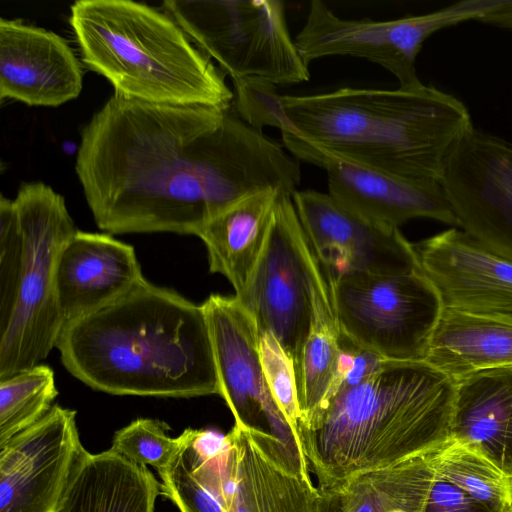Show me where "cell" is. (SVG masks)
Masks as SVG:
<instances>
[{
	"instance_id": "6da1fadb",
	"label": "cell",
	"mask_w": 512,
	"mask_h": 512,
	"mask_svg": "<svg viewBox=\"0 0 512 512\" xmlns=\"http://www.w3.org/2000/svg\"><path fill=\"white\" fill-rule=\"evenodd\" d=\"M75 171L97 226L111 234L197 236L253 192L290 193L299 161L234 106L149 103L113 94L81 130Z\"/></svg>"
},
{
	"instance_id": "7a4b0ae2",
	"label": "cell",
	"mask_w": 512,
	"mask_h": 512,
	"mask_svg": "<svg viewBox=\"0 0 512 512\" xmlns=\"http://www.w3.org/2000/svg\"><path fill=\"white\" fill-rule=\"evenodd\" d=\"M234 108L262 130L278 128L297 159L320 158L411 180L441 181L455 147L473 127L465 104L423 85L385 90L345 87L312 95L279 94L258 79L233 81Z\"/></svg>"
},
{
	"instance_id": "3957f363",
	"label": "cell",
	"mask_w": 512,
	"mask_h": 512,
	"mask_svg": "<svg viewBox=\"0 0 512 512\" xmlns=\"http://www.w3.org/2000/svg\"><path fill=\"white\" fill-rule=\"evenodd\" d=\"M63 366L112 395H219L202 305L143 277L113 302L67 322L56 342Z\"/></svg>"
},
{
	"instance_id": "277c9868",
	"label": "cell",
	"mask_w": 512,
	"mask_h": 512,
	"mask_svg": "<svg viewBox=\"0 0 512 512\" xmlns=\"http://www.w3.org/2000/svg\"><path fill=\"white\" fill-rule=\"evenodd\" d=\"M455 381L426 361H385L299 429L317 488L429 453L450 440Z\"/></svg>"
},
{
	"instance_id": "5b68a950",
	"label": "cell",
	"mask_w": 512,
	"mask_h": 512,
	"mask_svg": "<svg viewBox=\"0 0 512 512\" xmlns=\"http://www.w3.org/2000/svg\"><path fill=\"white\" fill-rule=\"evenodd\" d=\"M69 23L87 68L149 103L230 108L226 74L166 12L131 0H78Z\"/></svg>"
},
{
	"instance_id": "8992f818",
	"label": "cell",
	"mask_w": 512,
	"mask_h": 512,
	"mask_svg": "<svg viewBox=\"0 0 512 512\" xmlns=\"http://www.w3.org/2000/svg\"><path fill=\"white\" fill-rule=\"evenodd\" d=\"M162 471V495L180 512H316L308 467L271 433L234 423L227 434L185 429Z\"/></svg>"
},
{
	"instance_id": "52a82bcc",
	"label": "cell",
	"mask_w": 512,
	"mask_h": 512,
	"mask_svg": "<svg viewBox=\"0 0 512 512\" xmlns=\"http://www.w3.org/2000/svg\"><path fill=\"white\" fill-rule=\"evenodd\" d=\"M13 202L21 257L12 307L0 325V379L41 364L55 348L65 325L58 260L77 231L64 198L43 182L22 183Z\"/></svg>"
},
{
	"instance_id": "ba28073f",
	"label": "cell",
	"mask_w": 512,
	"mask_h": 512,
	"mask_svg": "<svg viewBox=\"0 0 512 512\" xmlns=\"http://www.w3.org/2000/svg\"><path fill=\"white\" fill-rule=\"evenodd\" d=\"M162 10L232 81L258 79L277 86L310 79L282 1L166 0Z\"/></svg>"
},
{
	"instance_id": "9c48e42d",
	"label": "cell",
	"mask_w": 512,
	"mask_h": 512,
	"mask_svg": "<svg viewBox=\"0 0 512 512\" xmlns=\"http://www.w3.org/2000/svg\"><path fill=\"white\" fill-rule=\"evenodd\" d=\"M261 333H270L295 373L319 306L332 297L330 279L303 229L292 194L274 208L262 254L244 291L235 295Z\"/></svg>"
},
{
	"instance_id": "30bf717a",
	"label": "cell",
	"mask_w": 512,
	"mask_h": 512,
	"mask_svg": "<svg viewBox=\"0 0 512 512\" xmlns=\"http://www.w3.org/2000/svg\"><path fill=\"white\" fill-rule=\"evenodd\" d=\"M339 331L386 361H425L440 319V295L421 271L330 280Z\"/></svg>"
},
{
	"instance_id": "8fae6325",
	"label": "cell",
	"mask_w": 512,
	"mask_h": 512,
	"mask_svg": "<svg viewBox=\"0 0 512 512\" xmlns=\"http://www.w3.org/2000/svg\"><path fill=\"white\" fill-rule=\"evenodd\" d=\"M484 5L485 0H463L428 14L375 21L340 18L313 0L295 44L307 65L327 56L364 58L393 74L400 89H417L424 85L415 65L424 41L442 28L477 20Z\"/></svg>"
},
{
	"instance_id": "7c38bea8",
	"label": "cell",
	"mask_w": 512,
	"mask_h": 512,
	"mask_svg": "<svg viewBox=\"0 0 512 512\" xmlns=\"http://www.w3.org/2000/svg\"><path fill=\"white\" fill-rule=\"evenodd\" d=\"M202 305L219 383L234 423L265 430L307 465L299 438L269 391L261 361V331L234 296L211 294Z\"/></svg>"
},
{
	"instance_id": "4fadbf2b",
	"label": "cell",
	"mask_w": 512,
	"mask_h": 512,
	"mask_svg": "<svg viewBox=\"0 0 512 512\" xmlns=\"http://www.w3.org/2000/svg\"><path fill=\"white\" fill-rule=\"evenodd\" d=\"M88 451L74 410L53 405L0 444V512H59Z\"/></svg>"
},
{
	"instance_id": "5bb4252c",
	"label": "cell",
	"mask_w": 512,
	"mask_h": 512,
	"mask_svg": "<svg viewBox=\"0 0 512 512\" xmlns=\"http://www.w3.org/2000/svg\"><path fill=\"white\" fill-rule=\"evenodd\" d=\"M292 200L330 280L353 274H406L420 269L413 244L399 228L372 221L329 193L296 190Z\"/></svg>"
},
{
	"instance_id": "9a60e30c",
	"label": "cell",
	"mask_w": 512,
	"mask_h": 512,
	"mask_svg": "<svg viewBox=\"0 0 512 512\" xmlns=\"http://www.w3.org/2000/svg\"><path fill=\"white\" fill-rule=\"evenodd\" d=\"M442 184L459 228L512 261V142L473 126L450 155Z\"/></svg>"
},
{
	"instance_id": "2e32d148",
	"label": "cell",
	"mask_w": 512,
	"mask_h": 512,
	"mask_svg": "<svg viewBox=\"0 0 512 512\" xmlns=\"http://www.w3.org/2000/svg\"><path fill=\"white\" fill-rule=\"evenodd\" d=\"M444 308L512 316V261L452 227L413 244Z\"/></svg>"
},
{
	"instance_id": "e0dca14e",
	"label": "cell",
	"mask_w": 512,
	"mask_h": 512,
	"mask_svg": "<svg viewBox=\"0 0 512 512\" xmlns=\"http://www.w3.org/2000/svg\"><path fill=\"white\" fill-rule=\"evenodd\" d=\"M83 71L68 42L21 20L0 19V97L56 107L81 93Z\"/></svg>"
},
{
	"instance_id": "ac0fdd59",
	"label": "cell",
	"mask_w": 512,
	"mask_h": 512,
	"mask_svg": "<svg viewBox=\"0 0 512 512\" xmlns=\"http://www.w3.org/2000/svg\"><path fill=\"white\" fill-rule=\"evenodd\" d=\"M315 165L326 171L332 197L372 221L399 228L430 218L459 228L441 181L405 179L326 157Z\"/></svg>"
},
{
	"instance_id": "d6986e66",
	"label": "cell",
	"mask_w": 512,
	"mask_h": 512,
	"mask_svg": "<svg viewBox=\"0 0 512 512\" xmlns=\"http://www.w3.org/2000/svg\"><path fill=\"white\" fill-rule=\"evenodd\" d=\"M143 277L131 245L108 234L77 230L62 249L57 266L65 324L113 302Z\"/></svg>"
},
{
	"instance_id": "ffe728a7",
	"label": "cell",
	"mask_w": 512,
	"mask_h": 512,
	"mask_svg": "<svg viewBox=\"0 0 512 512\" xmlns=\"http://www.w3.org/2000/svg\"><path fill=\"white\" fill-rule=\"evenodd\" d=\"M454 381L450 439L512 478V368L480 371Z\"/></svg>"
},
{
	"instance_id": "44dd1931",
	"label": "cell",
	"mask_w": 512,
	"mask_h": 512,
	"mask_svg": "<svg viewBox=\"0 0 512 512\" xmlns=\"http://www.w3.org/2000/svg\"><path fill=\"white\" fill-rule=\"evenodd\" d=\"M283 191L289 192L270 188L240 198L210 219L197 235L206 247L210 272L223 275L236 296L246 288L262 254Z\"/></svg>"
},
{
	"instance_id": "7402d4cb",
	"label": "cell",
	"mask_w": 512,
	"mask_h": 512,
	"mask_svg": "<svg viewBox=\"0 0 512 512\" xmlns=\"http://www.w3.org/2000/svg\"><path fill=\"white\" fill-rule=\"evenodd\" d=\"M425 361L453 380L512 368V316L443 308Z\"/></svg>"
},
{
	"instance_id": "603a6c76",
	"label": "cell",
	"mask_w": 512,
	"mask_h": 512,
	"mask_svg": "<svg viewBox=\"0 0 512 512\" xmlns=\"http://www.w3.org/2000/svg\"><path fill=\"white\" fill-rule=\"evenodd\" d=\"M161 483L146 466L107 450L88 453L59 512H154Z\"/></svg>"
},
{
	"instance_id": "cb8c5ba5",
	"label": "cell",
	"mask_w": 512,
	"mask_h": 512,
	"mask_svg": "<svg viewBox=\"0 0 512 512\" xmlns=\"http://www.w3.org/2000/svg\"><path fill=\"white\" fill-rule=\"evenodd\" d=\"M436 451L317 488L316 512H388L417 482L433 473Z\"/></svg>"
},
{
	"instance_id": "d4e9b609",
	"label": "cell",
	"mask_w": 512,
	"mask_h": 512,
	"mask_svg": "<svg viewBox=\"0 0 512 512\" xmlns=\"http://www.w3.org/2000/svg\"><path fill=\"white\" fill-rule=\"evenodd\" d=\"M332 298L320 305L296 371L301 422H311L335 395L343 364ZM299 434V433H298Z\"/></svg>"
},
{
	"instance_id": "484cf974",
	"label": "cell",
	"mask_w": 512,
	"mask_h": 512,
	"mask_svg": "<svg viewBox=\"0 0 512 512\" xmlns=\"http://www.w3.org/2000/svg\"><path fill=\"white\" fill-rule=\"evenodd\" d=\"M57 395L54 372L47 365L0 379V444L41 420Z\"/></svg>"
},
{
	"instance_id": "4316f807",
	"label": "cell",
	"mask_w": 512,
	"mask_h": 512,
	"mask_svg": "<svg viewBox=\"0 0 512 512\" xmlns=\"http://www.w3.org/2000/svg\"><path fill=\"white\" fill-rule=\"evenodd\" d=\"M435 465L452 482L496 512L512 509V478L479 453L450 439L438 449Z\"/></svg>"
},
{
	"instance_id": "83f0119b",
	"label": "cell",
	"mask_w": 512,
	"mask_h": 512,
	"mask_svg": "<svg viewBox=\"0 0 512 512\" xmlns=\"http://www.w3.org/2000/svg\"><path fill=\"white\" fill-rule=\"evenodd\" d=\"M168 429L162 421L138 418L115 432L110 450L132 463L162 471L174 460L182 443L180 435L172 438L166 433Z\"/></svg>"
},
{
	"instance_id": "f1b7e54d",
	"label": "cell",
	"mask_w": 512,
	"mask_h": 512,
	"mask_svg": "<svg viewBox=\"0 0 512 512\" xmlns=\"http://www.w3.org/2000/svg\"><path fill=\"white\" fill-rule=\"evenodd\" d=\"M260 349L262 367L271 396L299 438L301 413L293 361L270 333H261Z\"/></svg>"
},
{
	"instance_id": "f546056e",
	"label": "cell",
	"mask_w": 512,
	"mask_h": 512,
	"mask_svg": "<svg viewBox=\"0 0 512 512\" xmlns=\"http://www.w3.org/2000/svg\"><path fill=\"white\" fill-rule=\"evenodd\" d=\"M21 235L13 200L0 198V325L7 319L15 293Z\"/></svg>"
},
{
	"instance_id": "4dcf8cb0",
	"label": "cell",
	"mask_w": 512,
	"mask_h": 512,
	"mask_svg": "<svg viewBox=\"0 0 512 512\" xmlns=\"http://www.w3.org/2000/svg\"><path fill=\"white\" fill-rule=\"evenodd\" d=\"M423 512L496 511L452 482L434 464V475Z\"/></svg>"
},
{
	"instance_id": "1f68e13d",
	"label": "cell",
	"mask_w": 512,
	"mask_h": 512,
	"mask_svg": "<svg viewBox=\"0 0 512 512\" xmlns=\"http://www.w3.org/2000/svg\"><path fill=\"white\" fill-rule=\"evenodd\" d=\"M477 20L512 30V0H486Z\"/></svg>"
},
{
	"instance_id": "d6a6232c",
	"label": "cell",
	"mask_w": 512,
	"mask_h": 512,
	"mask_svg": "<svg viewBox=\"0 0 512 512\" xmlns=\"http://www.w3.org/2000/svg\"><path fill=\"white\" fill-rule=\"evenodd\" d=\"M508 512H512V509H511V510H509Z\"/></svg>"
}]
</instances>
